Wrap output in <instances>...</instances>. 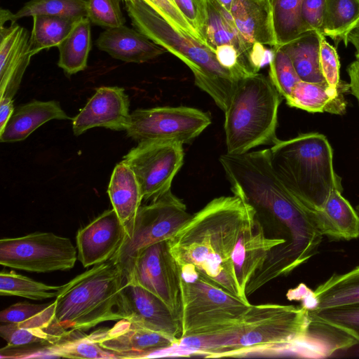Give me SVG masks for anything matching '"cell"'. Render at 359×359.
Returning <instances> with one entry per match:
<instances>
[{
    "label": "cell",
    "instance_id": "cell-31",
    "mask_svg": "<svg viewBox=\"0 0 359 359\" xmlns=\"http://www.w3.org/2000/svg\"><path fill=\"white\" fill-rule=\"evenodd\" d=\"M32 18L29 39V52L32 56L43 49L57 47L81 18L48 15H36Z\"/></svg>",
    "mask_w": 359,
    "mask_h": 359
},
{
    "label": "cell",
    "instance_id": "cell-16",
    "mask_svg": "<svg viewBox=\"0 0 359 359\" xmlns=\"http://www.w3.org/2000/svg\"><path fill=\"white\" fill-rule=\"evenodd\" d=\"M126 226L112 208L77 231V259L86 268L111 259L121 246Z\"/></svg>",
    "mask_w": 359,
    "mask_h": 359
},
{
    "label": "cell",
    "instance_id": "cell-13",
    "mask_svg": "<svg viewBox=\"0 0 359 359\" xmlns=\"http://www.w3.org/2000/svg\"><path fill=\"white\" fill-rule=\"evenodd\" d=\"M126 281L156 295L180 321V269L167 240L149 245L137 253Z\"/></svg>",
    "mask_w": 359,
    "mask_h": 359
},
{
    "label": "cell",
    "instance_id": "cell-23",
    "mask_svg": "<svg viewBox=\"0 0 359 359\" xmlns=\"http://www.w3.org/2000/svg\"><path fill=\"white\" fill-rule=\"evenodd\" d=\"M348 90L349 83L344 81H341L337 89L331 88L326 81L314 83L300 81L285 100L288 106L308 112L342 115L346 109L344 94Z\"/></svg>",
    "mask_w": 359,
    "mask_h": 359
},
{
    "label": "cell",
    "instance_id": "cell-3",
    "mask_svg": "<svg viewBox=\"0 0 359 359\" xmlns=\"http://www.w3.org/2000/svg\"><path fill=\"white\" fill-rule=\"evenodd\" d=\"M124 3L134 27L181 60L192 72L195 84L224 112L241 79L222 66L208 46L174 27L144 1Z\"/></svg>",
    "mask_w": 359,
    "mask_h": 359
},
{
    "label": "cell",
    "instance_id": "cell-10",
    "mask_svg": "<svg viewBox=\"0 0 359 359\" xmlns=\"http://www.w3.org/2000/svg\"><path fill=\"white\" fill-rule=\"evenodd\" d=\"M77 259L71 240L50 232L0 240V264L36 273L69 270Z\"/></svg>",
    "mask_w": 359,
    "mask_h": 359
},
{
    "label": "cell",
    "instance_id": "cell-39",
    "mask_svg": "<svg viewBox=\"0 0 359 359\" xmlns=\"http://www.w3.org/2000/svg\"><path fill=\"white\" fill-rule=\"evenodd\" d=\"M319 59L325 81L331 88H338L341 81L339 55L336 47L331 45L323 34L320 35Z\"/></svg>",
    "mask_w": 359,
    "mask_h": 359
},
{
    "label": "cell",
    "instance_id": "cell-14",
    "mask_svg": "<svg viewBox=\"0 0 359 359\" xmlns=\"http://www.w3.org/2000/svg\"><path fill=\"white\" fill-rule=\"evenodd\" d=\"M91 334L100 346L119 358H153L179 339L125 318L118 320L111 328H99Z\"/></svg>",
    "mask_w": 359,
    "mask_h": 359
},
{
    "label": "cell",
    "instance_id": "cell-24",
    "mask_svg": "<svg viewBox=\"0 0 359 359\" xmlns=\"http://www.w3.org/2000/svg\"><path fill=\"white\" fill-rule=\"evenodd\" d=\"M53 119L67 120L71 118L55 100H33L13 111L0 132V141L14 142L23 140L41 125Z\"/></svg>",
    "mask_w": 359,
    "mask_h": 359
},
{
    "label": "cell",
    "instance_id": "cell-5",
    "mask_svg": "<svg viewBox=\"0 0 359 359\" xmlns=\"http://www.w3.org/2000/svg\"><path fill=\"white\" fill-rule=\"evenodd\" d=\"M126 283V273L114 259L93 266L61 285L53 302L54 325L64 332L86 330L125 318L122 290Z\"/></svg>",
    "mask_w": 359,
    "mask_h": 359
},
{
    "label": "cell",
    "instance_id": "cell-42",
    "mask_svg": "<svg viewBox=\"0 0 359 359\" xmlns=\"http://www.w3.org/2000/svg\"><path fill=\"white\" fill-rule=\"evenodd\" d=\"M325 10V0H303L301 18L304 34L311 32L323 34Z\"/></svg>",
    "mask_w": 359,
    "mask_h": 359
},
{
    "label": "cell",
    "instance_id": "cell-18",
    "mask_svg": "<svg viewBox=\"0 0 359 359\" xmlns=\"http://www.w3.org/2000/svg\"><path fill=\"white\" fill-rule=\"evenodd\" d=\"M122 310L125 319L173 338L180 337V322L158 297L141 286L126 281Z\"/></svg>",
    "mask_w": 359,
    "mask_h": 359
},
{
    "label": "cell",
    "instance_id": "cell-47",
    "mask_svg": "<svg viewBox=\"0 0 359 359\" xmlns=\"http://www.w3.org/2000/svg\"><path fill=\"white\" fill-rule=\"evenodd\" d=\"M348 42L355 48V58L359 59V25L350 32L348 36Z\"/></svg>",
    "mask_w": 359,
    "mask_h": 359
},
{
    "label": "cell",
    "instance_id": "cell-8",
    "mask_svg": "<svg viewBox=\"0 0 359 359\" xmlns=\"http://www.w3.org/2000/svg\"><path fill=\"white\" fill-rule=\"evenodd\" d=\"M180 338L206 334L241 321L251 306L190 266H180Z\"/></svg>",
    "mask_w": 359,
    "mask_h": 359
},
{
    "label": "cell",
    "instance_id": "cell-37",
    "mask_svg": "<svg viewBox=\"0 0 359 359\" xmlns=\"http://www.w3.org/2000/svg\"><path fill=\"white\" fill-rule=\"evenodd\" d=\"M274 55L269 63V78L285 100L301 81L292 62L281 46L273 47Z\"/></svg>",
    "mask_w": 359,
    "mask_h": 359
},
{
    "label": "cell",
    "instance_id": "cell-41",
    "mask_svg": "<svg viewBox=\"0 0 359 359\" xmlns=\"http://www.w3.org/2000/svg\"><path fill=\"white\" fill-rule=\"evenodd\" d=\"M125 1L126 0H121ZM178 30L199 39L198 34L182 15L172 0H143Z\"/></svg>",
    "mask_w": 359,
    "mask_h": 359
},
{
    "label": "cell",
    "instance_id": "cell-45",
    "mask_svg": "<svg viewBox=\"0 0 359 359\" xmlns=\"http://www.w3.org/2000/svg\"><path fill=\"white\" fill-rule=\"evenodd\" d=\"M347 72L350 79V91L356 98L359 105V59H356L348 65Z\"/></svg>",
    "mask_w": 359,
    "mask_h": 359
},
{
    "label": "cell",
    "instance_id": "cell-20",
    "mask_svg": "<svg viewBox=\"0 0 359 359\" xmlns=\"http://www.w3.org/2000/svg\"><path fill=\"white\" fill-rule=\"evenodd\" d=\"M96 45L112 57L126 62H148L167 51L136 29L125 25L106 29L99 35Z\"/></svg>",
    "mask_w": 359,
    "mask_h": 359
},
{
    "label": "cell",
    "instance_id": "cell-19",
    "mask_svg": "<svg viewBox=\"0 0 359 359\" xmlns=\"http://www.w3.org/2000/svg\"><path fill=\"white\" fill-rule=\"evenodd\" d=\"M292 298L302 300L310 311L359 303V266L333 274L313 291L301 284L292 290Z\"/></svg>",
    "mask_w": 359,
    "mask_h": 359
},
{
    "label": "cell",
    "instance_id": "cell-40",
    "mask_svg": "<svg viewBox=\"0 0 359 359\" xmlns=\"http://www.w3.org/2000/svg\"><path fill=\"white\" fill-rule=\"evenodd\" d=\"M182 15L205 43L207 23L206 0H172Z\"/></svg>",
    "mask_w": 359,
    "mask_h": 359
},
{
    "label": "cell",
    "instance_id": "cell-48",
    "mask_svg": "<svg viewBox=\"0 0 359 359\" xmlns=\"http://www.w3.org/2000/svg\"><path fill=\"white\" fill-rule=\"evenodd\" d=\"M222 6L230 12L233 0H217Z\"/></svg>",
    "mask_w": 359,
    "mask_h": 359
},
{
    "label": "cell",
    "instance_id": "cell-35",
    "mask_svg": "<svg viewBox=\"0 0 359 359\" xmlns=\"http://www.w3.org/2000/svg\"><path fill=\"white\" fill-rule=\"evenodd\" d=\"M36 15L88 17L86 0H29L15 13L17 20Z\"/></svg>",
    "mask_w": 359,
    "mask_h": 359
},
{
    "label": "cell",
    "instance_id": "cell-44",
    "mask_svg": "<svg viewBox=\"0 0 359 359\" xmlns=\"http://www.w3.org/2000/svg\"><path fill=\"white\" fill-rule=\"evenodd\" d=\"M273 55V49H269L260 43H255L249 53V61L255 73H258L263 67L269 65Z\"/></svg>",
    "mask_w": 359,
    "mask_h": 359
},
{
    "label": "cell",
    "instance_id": "cell-12",
    "mask_svg": "<svg viewBox=\"0 0 359 359\" xmlns=\"http://www.w3.org/2000/svg\"><path fill=\"white\" fill-rule=\"evenodd\" d=\"M182 145L172 141H143L123 156L122 161L135 174L144 201L151 202L171 190L183 164Z\"/></svg>",
    "mask_w": 359,
    "mask_h": 359
},
{
    "label": "cell",
    "instance_id": "cell-11",
    "mask_svg": "<svg viewBox=\"0 0 359 359\" xmlns=\"http://www.w3.org/2000/svg\"><path fill=\"white\" fill-rule=\"evenodd\" d=\"M210 123V114L196 108L158 107L133 111L125 131L139 142L163 140L183 144L198 136Z\"/></svg>",
    "mask_w": 359,
    "mask_h": 359
},
{
    "label": "cell",
    "instance_id": "cell-7",
    "mask_svg": "<svg viewBox=\"0 0 359 359\" xmlns=\"http://www.w3.org/2000/svg\"><path fill=\"white\" fill-rule=\"evenodd\" d=\"M282 95L269 77L259 72L240 80L224 111L226 153L243 154L276 137Z\"/></svg>",
    "mask_w": 359,
    "mask_h": 359
},
{
    "label": "cell",
    "instance_id": "cell-27",
    "mask_svg": "<svg viewBox=\"0 0 359 359\" xmlns=\"http://www.w3.org/2000/svg\"><path fill=\"white\" fill-rule=\"evenodd\" d=\"M107 193L112 208L126 226L136 216L143 198L135 174L122 161L113 170Z\"/></svg>",
    "mask_w": 359,
    "mask_h": 359
},
{
    "label": "cell",
    "instance_id": "cell-28",
    "mask_svg": "<svg viewBox=\"0 0 359 359\" xmlns=\"http://www.w3.org/2000/svg\"><path fill=\"white\" fill-rule=\"evenodd\" d=\"M321 33L311 32L281 47L290 57L301 81L325 82L319 59ZM278 47V46H277Z\"/></svg>",
    "mask_w": 359,
    "mask_h": 359
},
{
    "label": "cell",
    "instance_id": "cell-26",
    "mask_svg": "<svg viewBox=\"0 0 359 359\" xmlns=\"http://www.w3.org/2000/svg\"><path fill=\"white\" fill-rule=\"evenodd\" d=\"M341 191L335 189L331 192L318 212L316 223L323 235L351 240L359 236V215Z\"/></svg>",
    "mask_w": 359,
    "mask_h": 359
},
{
    "label": "cell",
    "instance_id": "cell-1",
    "mask_svg": "<svg viewBox=\"0 0 359 359\" xmlns=\"http://www.w3.org/2000/svg\"><path fill=\"white\" fill-rule=\"evenodd\" d=\"M255 210L239 196H220L192 215L171 238L178 266H190L249 302L246 286L271 250L285 241L268 238Z\"/></svg>",
    "mask_w": 359,
    "mask_h": 359
},
{
    "label": "cell",
    "instance_id": "cell-15",
    "mask_svg": "<svg viewBox=\"0 0 359 359\" xmlns=\"http://www.w3.org/2000/svg\"><path fill=\"white\" fill-rule=\"evenodd\" d=\"M15 13L1 9L0 14V98L13 97L29 64L30 35L18 25Z\"/></svg>",
    "mask_w": 359,
    "mask_h": 359
},
{
    "label": "cell",
    "instance_id": "cell-46",
    "mask_svg": "<svg viewBox=\"0 0 359 359\" xmlns=\"http://www.w3.org/2000/svg\"><path fill=\"white\" fill-rule=\"evenodd\" d=\"M14 111L13 98L4 96L0 98V132L10 119Z\"/></svg>",
    "mask_w": 359,
    "mask_h": 359
},
{
    "label": "cell",
    "instance_id": "cell-4",
    "mask_svg": "<svg viewBox=\"0 0 359 359\" xmlns=\"http://www.w3.org/2000/svg\"><path fill=\"white\" fill-rule=\"evenodd\" d=\"M310 322L304 306L252 304L238 324L200 335L197 344L206 358H243L260 347L292 348L305 338Z\"/></svg>",
    "mask_w": 359,
    "mask_h": 359
},
{
    "label": "cell",
    "instance_id": "cell-29",
    "mask_svg": "<svg viewBox=\"0 0 359 359\" xmlns=\"http://www.w3.org/2000/svg\"><path fill=\"white\" fill-rule=\"evenodd\" d=\"M90 22L88 17L79 18L67 36L57 46V65L69 76L87 67L91 48Z\"/></svg>",
    "mask_w": 359,
    "mask_h": 359
},
{
    "label": "cell",
    "instance_id": "cell-49",
    "mask_svg": "<svg viewBox=\"0 0 359 359\" xmlns=\"http://www.w3.org/2000/svg\"><path fill=\"white\" fill-rule=\"evenodd\" d=\"M358 214L359 215V205L357 206Z\"/></svg>",
    "mask_w": 359,
    "mask_h": 359
},
{
    "label": "cell",
    "instance_id": "cell-22",
    "mask_svg": "<svg viewBox=\"0 0 359 359\" xmlns=\"http://www.w3.org/2000/svg\"><path fill=\"white\" fill-rule=\"evenodd\" d=\"M81 330H70L59 341L40 348L18 349L12 358H68L88 359H114L119 357L104 349L94 339L92 334L86 335Z\"/></svg>",
    "mask_w": 359,
    "mask_h": 359
},
{
    "label": "cell",
    "instance_id": "cell-30",
    "mask_svg": "<svg viewBox=\"0 0 359 359\" xmlns=\"http://www.w3.org/2000/svg\"><path fill=\"white\" fill-rule=\"evenodd\" d=\"M359 25V0H325L323 34L336 44H348L350 32Z\"/></svg>",
    "mask_w": 359,
    "mask_h": 359
},
{
    "label": "cell",
    "instance_id": "cell-32",
    "mask_svg": "<svg viewBox=\"0 0 359 359\" xmlns=\"http://www.w3.org/2000/svg\"><path fill=\"white\" fill-rule=\"evenodd\" d=\"M276 46H284L304 34L301 18L303 0H269Z\"/></svg>",
    "mask_w": 359,
    "mask_h": 359
},
{
    "label": "cell",
    "instance_id": "cell-9",
    "mask_svg": "<svg viewBox=\"0 0 359 359\" xmlns=\"http://www.w3.org/2000/svg\"><path fill=\"white\" fill-rule=\"evenodd\" d=\"M192 215L171 190L149 204L141 205L135 218L126 226V234L111 258L129 276L137 253L149 245L171 238Z\"/></svg>",
    "mask_w": 359,
    "mask_h": 359
},
{
    "label": "cell",
    "instance_id": "cell-25",
    "mask_svg": "<svg viewBox=\"0 0 359 359\" xmlns=\"http://www.w3.org/2000/svg\"><path fill=\"white\" fill-rule=\"evenodd\" d=\"M207 23L205 44L215 52L218 46L229 44L238 50L243 67L250 74L253 71L250 61L251 47L241 37L231 13L217 0H206Z\"/></svg>",
    "mask_w": 359,
    "mask_h": 359
},
{
    "label": "cell",
    "instance_id": "cell-21",
    "mask_svg": "<svg viewBox=\"0 0 359 359\" xmlns=\"http://www.w3.org/2000/svg\"><path fill=\"white\" fill-rule=\"evenodd\" d=\"M230 13L241 37L250 47L256 42L276 46L269 0H233Z\"/></svg>",
    "mask_w": 359,
    "mask_h": 359
},
{
    "label": "cell",
    "instance_id": "cell-38",
    "mask_svg": "<svg viewBox=\"0 0 359 359\" xmlns=\"http://www.w3.org/2000/svg\"><path fill=\"white\" fill-rule=\"evenodd\" d=\"M88 18L94 25L111 28L124 25L120 0H86Z\"/></svg>",
    "mask_w": 359,
    "mask_h": 359
},
{
    "label": "cell",
    "instance_id": "cell-33",
    "mask_svg": "<svg viewBox=\"0 0 359 359\" xmlns=\"http://www.w3.org/2000/svg\"><path fill=\"white\" fill-rule=\"evenodd\" d=\"M60 286L48 285L15 271H1L0 273V294L18 296L32 300H43L56 297Z\"/></svg>",
    "mask_w": 359,
    "mask_h": 359
},
{
    "label": "cell",
    "instance_id": "cell-43",
    "mask_svg": "<svg viewBox=\"0 0 359 359\" xmlns=\"http://www.w3.org/2000/svg\"><path fill=\"white\" fill-rule=\"evenodd\" d=\"M50 304L15 303L0 313L1 323H20L42 313Z\"/></svg>",
    "mask_w": 359,
    "mask_h": 359
},
{
    "label": "cell",
    "instance_id": "cell-36",
    "mask_svg": "<svg viewBox=\"0 0 359 359\" xmlns=\"http://www.w3.org/2000/svg\"><path fill=\"white\" fill-rule=\"evenodd\" d=\"M311 320L334 327L359 344V303L320 310H309Z\"/></svg>",
    "mask_w": 359,
    "mask_h": 359
},
{
    "label": "cell",
    "instance_id": "cell-6",
    "mask_svg": "<svg viewBox=\"0 0 359 359\" xmlns=\"http://www.w3.org/2000/svg\"><path fill=\"white\" fill-rule=\"evenodd\" d=\"M269 152L278 177L316 213L317 219L331 192L342 190L341 178L334 170L333 151L324 135L308 133L278 140Z\"/></svg>",
    "mask_w": 359,
    "mask_h": 359
},
{
    "label": "cell",
    "instance_id": "cell-17",
    "mask_svg": "<svg viewBox=\"0 0 359 359\" xmlns=\"http://www.w3.org/2000/svg\"><path fill=\"white\" fill-rule=\"evenodd\" d=\"M128 96L123 88L102 86L96 89L86 106L72 119V130L76 136L95 127L113 130H126L130 114Z\"/></svg>",
    "mask_w": 359,
    "mask_h": 359
},
{
    "label": "cell",
    "instance_id": "cell-34",
    "mask_svg": "<svg viewBox=\"0 0 359 359\" xmlns=\"http://www.w3.org/2000/svg\"><path fill=\"white\" fill-rule=\"evenodd\" d=\"M63 335L53 330L42 327L20 326L16 323H1L0 335L13 347L40 348L55 344Z\"/></svg>",
    "mask_w": 359,
    "mask_h": 359
},
{
    "label": "cell",
    "instance_id": "cell-2",
    "mask_svg": "<svg viewBox=\"0 0 359 359\" xmlns=\"http://www.w3.org/2000/svg\"><path fill=\"white\" fill-rule=\"evenodd\" d=\"M219 162L233 194L250 205L259 219H269L283 230L286 241L272 250L271 257L283 276L318 252L323 235L316 224V213L278 177L269 149L226 153Z\"/></svg>",
    "mask_w": 359,
    "mask_h": 359
}]
</instances>
